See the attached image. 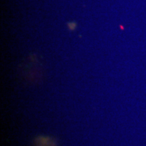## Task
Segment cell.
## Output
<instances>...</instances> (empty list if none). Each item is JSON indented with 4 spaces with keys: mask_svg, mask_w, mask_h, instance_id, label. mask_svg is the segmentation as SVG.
<instances>
[{
    "mask_svg": "<svg viewBox=\"0 0 146 146\" xmlns=\"http://www.w3.org/2000/svg\"><path fill=\"white\" fill-rule=\"evenodd\" d=\"M35 146H57V141L52 137L39 135L35 139Z\"/></svg>",
    "mask_w": 146,
    "mask_h": 146,
    "instance_id": "6da1fadb",
    "label": "cell"
},
{
    "mask_svg": "<svg viewBox=\"0 0 146 146\" xmlns=\"http://www.w3.org/2000/svg\"><path fill=\"white\" fill-rule=\"evenodd\" d=\"M68 27H69V29H71V30H74V29H75L76 25L74 23H70L68 24Z\"/></svg>",
    "mask_w": 146,
    "mask_h": 146,
    "instance_id": "7a4b0ae2",
    "label": "cell"
}]
</instances>
